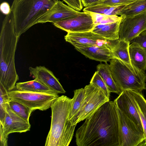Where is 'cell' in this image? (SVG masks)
<instances>
[{
  "mask_svg": "<svg viewBox=\"0 0 146 146\" xmlns=\"http://www.w3.org/2000/svg\"><path fill=\"white\" fill-rule=\"evenodd\" d=\"M134 99L135 106L141 122L146 142V100L142 92L129 90Z\"/></svg>",
  "mask_w": 146,
  "mask_h": 146,
  "instance_id": "44dd1931",
  "label": "cell"
},
{
  "mask_svg": "<svg viewBox=\"0 0 146 146\" xmlns=\"http://www.w3.org/2000/svg\"><path fill=\"white\" fill-rule=\"evenodd\" d=\"M7 104L6 113L3 124H0V132L6 138L14 133H22L29 131L31 125L28 121L15 113Z\"/></svg>",
  "mask_w": 146,
  "mask_h": 146,
  "instance_id": "8fae6325",
  "label": "cell"
},
{
  "mask_svg": "<svg viewBox=\"0 0 146 146\" xmlns=\"http://www.w3.org/2000/svg\"><path fill=\"white\" fill-rule=\"evenodd\" d=\"M90 83L102 91L110 99V92L104 80L97 71L92 77Z\"/></svg>",
  "mask_w": 146,
  "mask_h": 146,
  "instance_id": "f1b7e54d",
  "label": "cell"
},
{
  "mask_svg": "<svg viewBox=\"0 0 146 146\" xmlns=\"http://www.w3.org/2000/svg\"><path fill=\"white\" fill-rule=\"evenodd\" d=\"M108 44L101 46H79L75 48L90 59L105 63L113 58Z\"/></svg>",
  "mask_w": 146,
  "mask_h": 146,
  "instance_id": "2e32d148",
  "label": "cell"
},
{
  "mask_svg": "<svg viewBox=\"0 0 146 146\" xmlns=\"http://www.w3.org/2000/svg\"><path fill=\"white\" fill-rule=\"evenodd\" d=\"M69 6L78 11L81 10L83 5L81 1L79 0H62Z\"/></svg>",
  "mask_w": 146,
  "mask_h": 146,
  "instance_id": "1f68e13d",
  "label": "cell"
},
{
  "mask_svg": "<svg viewBox=\"0 0 146 146\" xmlns=\"http://www.w3.org/2000/svg\"><path fill=\"white\" fill-rule=\"evenodd\" d=\"M146 11V0H138L125 5L119 15H132Z\"/></svg>",
  "mask_w": 146,
  "mask_h": 146,
  "instance_id": "cb8c5ba5",
  "label": "cell"
},
{
  "mask_svg": "<svg viewBox=\"0 0 146 146\" xmlns=\"http://www.w3.org/2000/svg\"><path fill=\"white\" fill-rule=\"evenodd\" d=\"M102 0H81L83 6L86 7L94 5Z\"/></svg>",
  "mask_w": 146,
  "mask_h": 146,
  "instance_id": "836d02e7",
  "label": "cell"
},
{
  "mask_svg": "<svg viewBox=\"0 0 146 146\" xmlns=\"http://www.w3.org/2000/svg\"><path fill=\"white\" fill-rule=\"evenodd\" d=\"M126 5H110L96 4L85 7L84 12L93 13L108 15H119L123 9Z\"/></svg>",
  "mask_w": 146,
  "mask_h": 146,
  "instance_id": "7402d4cb",
  "label": "cell"
},
{
  "mask_svg": "<svg viewBox=\"0 0 146 146\" xmlns=\"http://www.w3.org/2000/svg\"><path fill=\"white\" fill-rule=\"evenodd\" d=\"M84 88L85 96L81 106L70 120L73 125L85 119L102 104L110 100L102 91L91 84L86 86Z\"/></svg>",
  "mask_w": 146,
  "mask_h": 146,
  "instance_id": "52a82bcc",
  "label": "cell"
},
{
  "mask_svg": "<svg viewBox=\"0 0 146 146\" xmlns=\"http://www.w3.org/2000/svg\"><path fill=\"white\" fill-rule=\"evenodd\" d=\"M112 78L122 92L131 90L139 92L145 89L146 74L115 58L110 61Z\"/></svg>",
  "mask_w": 146,
  "mask_h": 146,
  "instance_id": "5b68a950",
  "label": "cell"
},
{
  "mask_svg": "<svg viewBox=\"0 0 146 146\" xmlns=\"http://www.w3.org/2000/svg\"><path fill=\"white\" fill-rule=\"evenodd\" d=\"M10 100L8 92L0 85V122L2 125L5 116L7 104Z\"/></svg>",
  "mask_w": 146,
  "mask_h": 146,
  "instance_id": "83f0119b",
  "label": "cell"
},
{
  "mask_svg": "<svg viewBox=\"0 0 146 146\" xmlns=\"http://www.w3.org/2000/svg\"><path fill=\"white\" fill-rule=\"evenodd\" d=\"M58 0H14L13 12L15 33L19 37L47 13Z\"/></svg>",
  "mask_w": 146,
  "mask_h": 146,
  "instance_id": "277c9868",
  "label": "cell"
},
{
  "mask_svg": "<svg viewBox=\"0 0 146 146\" xmlns=\"http://www.w3.org/2000/svg\"><path fill=\"white\" fill-rule=\"evenodd\" d=\"M97 71L102 77L106 84L109 91L119 95L122 92L117 86L112 76L109 64L107 62L100 63L97 66Z\"/></svg>",
  "mask_w": 146,
  "mask_h": 146,
  "instance_id": "ffe728a7",
  "label": "cell"
},
{
  "mask_svg": "<svg viewBox=\"0 0 146 146\" xmlns=\"http://www.w3.org/2000/svg\"><path fill=\"white\" fill-rule=\"evenodd\" d=\"M82 13L58 0L51 9L37 21V23H52L74 17Z\"/></svg>",
  "mask_w": 146,
  "mask_h": 146,
  "instance_id": "7c38bea8",
  "label": "cell"
},
{
  "mask_svg": "<svg viewBox=\"0 0 146 146\" xmlns=\"http://www.w3.org/2000/svg\"><path fill=\"white\" fill-rule=\"evenodd\" d=\"M19 37L15 33L11 10L4 19L0 36V85L7 92L15 88L19 79L15 67V52Z\"/></svg>",
  "mask_w": 146,
  "mask_h": 146,
  "instance_id": "7a4b0ae2",
  "label": "cell"
},
{
  "mask_svg": "<svg viewBox=\"0 0 146 146\" xmlns=\"http://www.w3.org/2000/svg\"><path fill=\"white\" fill-rule=\"evenodd\" d=\"M30 74L35 79L42 83L57 94H64L66 91L53 72L44 66L29 68Z\"/></svg>",
  "mask_w": 146,
  "mask_h": 146,
  "instance_id": "9a60e30c",
  "label": "cell"
},
{
  "mask_svg": "<svg viewBox=\"0 0 146 146\" xmlns=\"http://www.w3.org/2000/svg\"><path fill=\"white\" fill-rule=\"evenodd\" d=\"M0 10L1 12L3 14L7 15L11 11L9 4L7 2L2 3L0 5Z\"/></svg>",
  "mask_w": 146,
  "mask_h": 146,
  "instance_id": "d6a6232c",
  "label": "cell"
},
{
  "mask_svg": "<svg viewBox=\"0 0 146 146\" xmlns=\"http://www.w3.org/2000/svg\"><path fill=\"white\" fill-rule=\"evenodd\" d=\"M56 27L67 33H80L91 31L95 25L90 13L82 12L78 15L52 23Z\"/></svg>",
  "mask_w": 146,
  "mask_h": 146,
  "instance_id": "30bf717a",
  "label": "cell"
},
{
  "mask_svg": "<svg viewBox=\"0 0 146 146\" xmlns=\"http://www.w3.org/2000/svg\"><path fill=\"white\" fill-rule=\"evenodd\" d=\"M130 43H136L146 50V30L140 33L133 39Z\"/></svg>",
  "mask_w": 146,
  "mask_h": 146,
  "instance_id": "4dcf8cb0",
  "label": "cell"
},
{
  "mask_svg": "<svg viewBox=\"0 0 146 146\" xmlns=\"http://www.w3.org/2000/svg\"><path fill=\"white\" fill-rule=\"evenodd\" d=\"M129 50L132 65L139 70L144 72L146 70V50L135 43L130 44Z\"/></svg>",
  "mask_w": 146,
  "mask_h": 146,
  "instance_id": "e0dca14e",
  "label": "cell"
},
{
  "mask_svg": "<svg viewBox=\"0 0 146 146\" xmlns=\"http://www.w3.org/2000/svg\"><path fill=\"white\" fill-rule=\"evenodd\" d=\"M139 146H146V142H143L139 145Z\"/></svg>",
  "mask_w": 146,
  "mask_h": 146,
  "instance_id": "e575fe53",
  "label": "cell"
},
{
  "mask_svg": "<svg viewBox=\"0 0 146 146\" xmlns=\"http://www.w3.org/2000/svg\"><path fill=\"white\" fill-rule=\"evenodd\" d=\"M114 101L117 107L142 131V125L135 106L134 99L129 90L121 92Z\"/></svg>",
  "mask_w": 146,
  "mask_h": 146,
  "instance_id": "4fadbf2b",
  "label": "cell"
},
{
  "mask_svg": "<svg viewBox=\"0 0 146 146\" xmlns=\"http://www.w3.org/2000/svg\"><path fill=\"white\" fill-rule=\"evenodd\" d=\"M76 133L78 146H119L121 136L117 108L110 100L87 117Z\"/></svg>",
  "mask_w": 146,
  "mask_h": 146,
  "instance_id": "6da1fadb",
  "label": "cell"
},
{
  "mask_svg": "<svg viewBox=\"0 0 146 146\" xmlns=\"http://www.w3.org/2000/svg\"><path fill=\"white\" fill-rule=\"evenodd\" d=\"M108 44L113 58L119 59L132 66L129 54V42L119 39L114 40H110V44Z\"/></svg>",
  "mask_w": 146,
  "mask_h": 146,
  "instance_id": "ac0fdd59",
  "label": "cell"
},
{
  "mask_svg": "<svg viewBox=\"0 0 146 146\" xmlns=\"http://www.w3.org/2000/svg\"><path fill=\"white\" fill-rule=\"evenodd\" d=\"M15 89L22 91L56 93L53 90L35 79L27 82L17 83Z\"/></svg>",
  "mask_w": 146,
  "mask_h": 146,
  "instance_id": "603a6c76",
  "label": "cell"
},
{
  "mask_svg": "<svg viewBox=\"0 0 146 146\" xmlns=\"http://www.w3.org/2000/svg\"><path fill=\"white\" fill-rule=\"evenodd\" d=\"M8 94L10 99L23 104L33 111L36 110H46L59 96L56 93L22 91L15 88L8 92Z\"/></svg>",
  "mask_w": 146,
  "mask_h": 146,
  "instance_id": "8992f818",
  "label": "cell"
},
{
  "mask_svg": "<svg viewBox=\"0 0 146 146\" xmlns=\"http://www.w3.org/2000/svg\"><path fill=\"white\" fill-rule=\"evenodd\" d=\"M119 39L130 42L143 31L146 30V11L132 15L121 16Z\"/></svg>",
  "mask_w": 146,
  "mask_h": 146,
  "instance_id": "ba28073f",
  "label": "cell"
},
{
  "mask_svg": "<svg viewBox=\"0 0 146 146\" xmlns=\"http://www.w3.org/2000/svg\"><path fill=\"white\" fill-rule=\"evenodd\" d=\"M121 20L112 23L95 25L91 31L108 41L118 39L119 38V30Z\"/></svg>",
  "mask_w": 146,
  "mask_h": 146,
  "instance_id": "d6986e66",
  "label": "cell"
},
{
  "mask_svg": "<svg viewBox=\"0 0 146 146\" xmlns=\"http://www.w3.org/2000/svg\"><path fill=\"white\" fill-rule=\"evenodd\" d=\"M9 106L12 110L17 115L28 121L33 111L29 108L18 101L10 99Z\"/></svg>",
  "mask_w": 146,
  "mask_h": 146,
  "instance_id": "484cf974",
  "label": "cell"
},
{
  "mask_svg": "<svg viewBox=\"0 0 146 146\" xmlns=\"http://www.w3.org/2000/svg\"><path fill=\"white\" fill-rule=\"evenodd\" d=\"M137 0H102L94 5L103 4L110 5H127Z\"/></svg>",
  "mask_w": 146,
  "mask_h": 146,
  "instance_id": "f546056e",
  "label": "cell"
},
{
  "mask_svg": "<svg viewBox=\"0 0 146 146\" xmlns=\"http://www.w3.org/2000/svg\"><path fill=\"white\" fill-rule=\"evenodd\" d=\"M117 108L121 136L119 146H139L145 139L144 132Z\"/></svg>",
  "mask_w": 146,
  "mask_h": 146,
  "instance_id": "9c48e42d",
  "label": "cell"
},
{
  "mask_svg": "<svg viewBox=\"0 0 146 146\" xmlns=\"http://www.w3.org/2000/svg\"><path fill=\"white\" fill-rule=\"evenodd\" d=\"M91 14L95 25L107 24L116 22L121 20L122 17L117 15H108L93 13Z\"/></svg>",
  "mask_w": 146,
  "mask_h": 146,
  "instance_id": "4316f807",
  "label": "cell"
},
{
  "mask_svg": "<svg viewBox=\"0 0 146 146\" xmlns=\"http://www.w3.org/2000/svg\"><path fill=\"white\" fill-rule=\"evenodd\" d=\"M74 93L69 114L70 120L78 112L81 106L85 96L84 88L76 90L74 91Z\"/></svg>",
  "mask_w": 146,
  "mask_h": 146,
  "instance_id": "d4e9b609",
  "label": "cell"
},
{
  "mask_svg": "<svg viewBox=\"0 0 146 146\" xmlns=\"http://www.w3.org/2000/svg\"><path fill=\"white\" fill-rule=\"evenodd\" d=\"M66 41L75 47L101 46L108 43L107 40L98 34L90 31L80 33H67L64 36Z\"/></svg>",
  "mask_w": 146,
  "mask_h": 146,
  "instance_id": "5bb4252c",
  "label": "cell"
},
{
  "mask_svg": "<svg viewBox=\"0 0 146 146\" xmlns=\"http://www.w3.org/2000/svg\"><path fill=\"white\" fill-rule=\"evenodd\" d=\"M79 0V1H81V0Z\"/></svg>",
  "mask_w": 146,
  "mask_h": 146,
  "instance_id": "d590c367",
  "label": "cell"
},
{
  "mask_svg": "<svg viewBox=\"0 0 146 146\" xmlns=\"http://www.w3.org/2000/svg\"><path fill=\"white\" fill-rule=\"evenodd\" d=\"M72 99L59 96L52 105L51 121L45 146H68L71 142L77 125H72L69 118Z\"/></svg>",
  "mask_w": 146,
  "mask_h": 146,
  "instance_id": "3957f363",
  "label": "cell"
}]
</instances>
